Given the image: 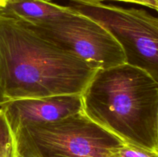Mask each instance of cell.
<instances>
[{"mask_svg": "<svg viewBox=\"0 0 158 157\" xmlns=\"http://www.w3.org/2000/svg\"><path fill=\"white\" fill-rule=\"evenodd\" d=\"M96 71L0 8V106L19 99L82 94Z\"/></svg>", "mask_w": 158, "mask_h": 157, "instance_id": "cell-1", "label": "cell"}, {"mask_svg": "<svg viewBox=\"0 0 158 157\" xmlns=\"http://www.w3.org/2000/svg\"><path fill=\"white\" fill-rule=\"evenodd\" d=\"M83 112L123 142L158 152V83L124 63L97 69L81 94Z\"/></svg>", "mask_w": 158, "mask_h": 157, "instance_id": "cell-2", "label": "cell"}, {"mask_svg": "<svg viewBox=\"0 0 158 157\" xmlns=\"http://www.w3.org/2000/svg\"><path fill=\"white\" fill-rule=\"evenodd\" d=\"M13 134L19 157H117L124 143L83 112L24 125Z\"/></svg>", "mask_w": 158, "mask_h": 157, "instance_id": "cell-3", "label": "cell"}, {"mask_svg": "<svg viewBox=\"0 0 158 157\" xmlns=\"http://www.w3.org/2000/svg\"><path fill=\"white\" fill-rule=\"evenodd\" d=\"M69 6L106 28L122 48L127 64L158 83V17L143 9L98 0H71Z\"/></svg>", "mask_w": 158, "mask_h": 157, "instance_id": "cell-4", "label": "cell"}, {"mask_svg": "<svg viewBox=\"0 0 158 157\" xmlns=\"http://www.w3.org/2000/svg\"><path fill=\"white\" fill-rule=\"evenodd\" d=\"M30 25L43 37L75 54L97 70L126 63L122 48L110 32L75 9L54 22Z\"/></svg>", "mask_w": 158, "mask_h": 157, "instance_id": "cell-5", "label": "cell"}, {"mask_svg": "<svg viewBox=\"0 0 158 157\" xmlns=\"http://www.w3.org/2000/svg\"><path fill=\"white\" fill-rule=\"evenodd\" d=\"M15 132L24 125L56 121L83 112L81 94L26 98L12 100L0 106Z\"/></svg>", "mask_w": 158, "mask_h": 157, "instance_id": "cell-6", "label": "cell"}, {"mask_svg": "<svg viewBox=\"0 0 158 157\" xmlns=\"http://www.w3.org/2000/svg\"><path fill=\"white\" fill-rule=\"evenodd\" d=\"M0 8L34 25L54 22L74 11L70 6H60L48 0H7Z\"/></svg>", "mask_w": 158, "mask_h": 157, "instance_id": "cell-7", "label": "cell"}, {"mask_svg": "<svg viewBox=\"0 0 158 157\" xmlns=\"http://www.w3.org/2000/svg\"><path fill=\"white\" fill-rule=\"evenodd\" d=\"M0 157H17L15 136L0 109Z\"/></svg>", "mask_w": 158, "mask_h": 157, "instance_id": "cell-8", "label": "cell"}, {"mask_svg": "<svg viewBox=\"0 0 158 157\" xmlns=\"http://www.w3.org/2000/svg\"><path fill=\"white\" fill-rule=\"evenodd\" d=\"M117 157H158V152L123 143L117 149Z\"/></svg>", "mask_w": 158, "mask_h": 157, "instance_id": "cell-9", "label": "cell"}, {"mask_svg": "<svg viewBox=\"0 0 158 157\" xmlns=\"http://www.w3.org/2000/svg\"><path fill=\"white\" fill-rule=\"evenodd\" d=\"M138 1L140 2L141 6H147L158 12V3L156 0H138Z\"/></svg>", "mask_w": 158, "mask_h": 157, "instance_id": "cell-10", "label": "cell"}, {"mask_svg": "<svg viewBox=\"0 0 158 157\" xmlns=\"http://www.w3.org/2000/svg\"><path fill=\"white\" fill-rule=\"evenodd\" d=\"M98 1H103V0H98ZM112 1H118V2H127V3H134V4H138L140 5V2L138 0H112Z\"/></svg>", "mask_w": 158, "mask_h": 157, "instance_id": "cell-11", "label": "cell"}, {"mask_svg": "<svg viewBox=\"0 0 158 157\" xmlns=\"http://www.w3.org/2000/svg\"><path fill=\"white\" fill-rule=\"evenodd\" d=\"M7 2V0H0V7H2L6 2Z\"/></svg>", "mask_w": 158, "mask_h": 157, "instance_id": "cell-12", "label": "cell"}, {"mask_svg": "<svg viewBox=\"0 0 158 157\" xmlns=\"http://www.w3.org/2000/svg\"><path fill=\"white\" fill-rule=\"evenodd\" d=\"M157 135H158V112H157Z\"/></svg>", "mask_w": 158, "mask_h": 157, "instance_id": "cell-13", "label": "cell"}, {"mask_svg": "<svg viewBox=\"0 0 158 157\" xmlns=\"http://www.w3.org/2000/svg\"><path fill=\"white\" fill-rule=\"evenodd\" d=\"M156 1H157V2L158 3V0H156Z\"/></svg>", "mask_w": 158, "mask_h": 157, "instance_id": "cell-14", "label": "cell"}, {"mask_svg": "<svg viewBox=\"0 0 158 157\" xmlns=\"http://www.w3.org/2000/svg\"><path fill=\"white\" fill-rule=\"evenodd\" d=\"M17 157H19V156H18V155H17Z\"/></svg>", "mask_w": 158, "mask_h": 157, "instance_id": "cell-15", "label": "cell"}, {"mask_svg": "<svg viewBox=\"0 0 158 157\" xmlns=\"http://www.w3.org/2000/svg\"><path fill=\"white\" fill-rule=\"evenodd\" d=\"M48 1H49V0H48Z\"/></svg>", "mask_w": 158, "mask_h": 157, "instance_id": "cell-16", "label": "cell"}]
</instances>
